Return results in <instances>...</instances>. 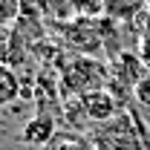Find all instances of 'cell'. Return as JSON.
Masks as SVG:
<instances>
[{
    "mask_svg": "<svg viewBox=\"0 0 150 150\" xmlns=\"http://www.w3.org/2000/svg\"><path fill=\"white\" fill-rule=\"evenodd\" d=\"M147 139L150 127H144L133 110H121L112 121L98 124L90 136L95 150H144Z\"/></svg>",
    "mask_w": 150,
    "mask_h": 150,
    "instance_id": "cell-1",
    "label": "cell"
},
{
    "mask_svg": "<svg viewBox=\"0 0 150 150\" xmlns=\"http://www.w3.org/2000/svg\"><path fill=\"white\" fill-rule=\"evenodd\" d=\"M61 84H64V90H69V95H84L90 93V90H101V87H107L110 84V72H107V67L101 64V61H95L93 55H78L64 69L61 75Z\"/></svg>",
    "mask_w": 150,
    "mask_h": 150,
    "instance_id": "cell-2",
    "label": "cell"
},
{
    "mask_svg": "<svg viewBox=\"0 0 150 150\" xmlns=\"http://www.w3.org/2000/svg\"><path fill=\"white\" fill-rule=\"evenodd\" d=\"M104 26L95 18H75L69 26H67V40L72 43L81 55H93L104 46Z\"/></svg>",
    "mask_w": 150,
    "mask_h": 150,
    "instance_id": "cell-3",
    "label": "cell"
},
{
    "mask_svg": "<svg viewBox=\"0 0 150 150\" xmlns=\"http://www.w3.org/2000/svg\"><path fill=\"white\" fill-rule=\"evenodd\" d=\"M81 98V107H84V115H87V121H93V124H107L112 121L121 107H118V101L112 98V93L107 87H101V90H90V93L78 95Z\"/></svg>",
    "mask_w": 150,
    "mask_h": 150,
    "instance_id": "cell-4",
    "label": "cell"
},
{
    "mask_svg": "<svg viewBox=\"0 0 150 150\" xmlns=\"http://www.w3.org/2000/svg\"><path fill=\"white\" fill-rule=\"evenodd\" d=\"M55 133H58L55 118H52L49 112H38V115H32V118L23 124V130H20V142L35 144V147H46V144L55 139Z\"/></svg>",
    "mask_w": 150,
    "mask_h": 150,
    "instance_id": "cell-5",
    "label": "cell"
},
{
    "mask_svg": "<svg viewBox=\"0 0 150 150\" xmlns=\"http://www.w3.org/2000/svg\"><path fill=\"white\" fill-rule=\"evenodd\" d=\"M110 75L115 78V81L127 84V87H136L142 78H147V75H150V69L144 67V61L136 55V52H118V58L112 61Z\"/></svg>",
    "mask_w": 150,
    "mask_h": 150,
    "instance_id": "cell-6",
    "label": "cell"
},
{
    "mask_svg": "<svg viewBox=\"0 0 150 150\" xmlns=\"http://www.w3.org/2000/svg\"><path fill=\"white\" fill-rule=\"evenodd\" d=\"M101 6H104V18L118 23V20H136L150 6V0H101Z\"/></svg>",
    "mask_w": 150,
    "mask_h": 150,
    "instance_id": "cell-7",
    "label": "cell"
},
{
    "mask_svg": "<svg viewBox=\"0 0 150 150\" xmlns=\"http://www.w3.org/2000/svg\"><path fill=\"white\" fill-rule=\"evenodd\" d=\"M20 95H23V81H20V75L15 72V67L0 64V107L15 104Z\"/></svg>",
    "mask_w": 150,
    "mask_h": 150,
    "instance_id": "cell-8",
    "label": "cell"
},
{
    "mask_svg": "<svg viewBox=\"0 0 150 150\" xmlns=\"http://www.w3.org/2000/svg\"><path fill=\"white\" fill-rule=\"evenodd\" d=\"M43 150H95V147H93V142L84 139L81 133L64 130V133H55V139H52Z\"/></svg>",
    "mask_w": 150,
    "mask_h": 150,
    "instance_id": "cell-9",
    "label": "cell"
},
{
    "mask_svg": "<svg viewBox=\"0 0 150 150\" xmlns=\"http://www.w3.org/2000/svg\"><path fill=\"white\" fill-rule=\"evenodd\" d=\"M133 101H136L139 107H147L150 110V75L142 78V81L133 87Z\"/></svg>",
    "mask_w": 150,
    "mask_h": 150,
    "instance_id": "cell-10",
    "label": "cell"
}]
</instances>
